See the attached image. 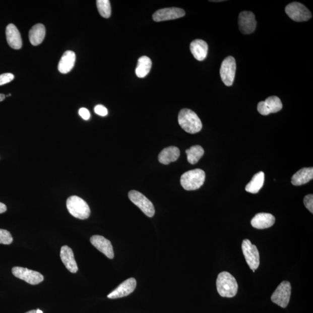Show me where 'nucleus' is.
I'll use <instances>...</instances> for the list:
<instances>
[{
	"label": "nucleus",
	"instance_id": "f8f14e48",
	"mask_svg": "<svg viewBox=\"0 0 313 313\" xmlns=\"http://www.w3.org/2000/svg\"><path fill=\"white\" fill-rule=\"evenodd\" d=\"M185 11L179 8H166L158 10L153 15V20L157 22L173 20L184 16Z\"/></svg>",
	"mask_w": 313,
	"mask_h": 313
},
{
	"label": "nucleus",
	"instance_id": "f03ea898",
	"mask_svg": "<svg viewBox=\"0 0 313 313\" xmlns=\"http://www.w3.org/2000/svg\"><path fill=\"white\" fill-rule=\"evenodd\" d=\"M216 287L219 294L225 297H233L238 291V284L235 278L227 272L219 273L216 280Z\"/></svg>",
	"mask_w": 313,
	"mask_h": 313
},
{
	"label": "nucleus",
	"instance_id": "6ab92c4d",
	"mask_svg": "<svg viewBox=\"0 0 313 313\" xmlns=\"http://www.w3.org/2000/svg\"><path fill=\"white\" fill-rule=\"evenodd\" d=\"M191 51L197 60L203 61L206 59L208 51V46L206 41L197 39L191 42Z\"/></svg>",
	"mask_w": 313,
	"mask_h": 313
},
{
	"label": "nucleus",
	"instance_id": "2eb2a0df",
	"mask_svg": "<svg viewBox=\"0 0 313 313\" xmlns=\"http://www.w3.org/2000/svg\"><path fill=\"white\" fill-rule=\"evenodd\" d=\"M90 241L93 245L100 252L112 260L114 257L113 246L109 239L104 238L102 235H93L90 238Z\"/></svg>",
	"mask_w": 313,
	"mask_h": 313
},
{
	"label": "nucleus",
	"instance_id": "ddd939ff",
	"mask_svg": "<svg viewBox=\"0 0 313 313\" xmlns=\"http://www.w3.org/2000/svg\"><path fill=\"white\" fill-rule=\"evenodd\" d=\"M239 28L241 32L244 34L253 33L257 27L255 16L252 12L243 11L239 15Z\"/></svg>",
	"mask_w": 313,
	"mask_h": 313
},
{
	"label": "nucleus",
	"instance_id": "2f4dec72",
	"mask_svg": "<svg viewBox=\"0 0 313 313\" xmlns=\"http://www.w3.org/2000/svg\"><path fill=\"white\" fill-rule=\"evenodd\" d=\"M79 115L85 120H88L91 117V114L90 111L86 108H81L79 111Z\"/></svg>",
	"mask_w": 313,
	"mask_h": 313
},
{
	"label": "nucleus",
	"instance_id": "c9c22d12",
	"mask_svg": "<svg viewBox=\"0 0 313 313\" xmlns=\"http://www.w3.org/2000/svg\"><path fill=\"white\" fill-rule=\"evenodd\" d=\"M37 313H43V312H42V311L39 310V309H37Z\"/></svg>",
	"mask_w": 313,
	"mask_h": 313
},
{
	"label": "nucleus",
	"instance_id": "20e7f679",
	"mask_svg": "<svg viewBox=\"0 0 313 313\" xmlns=\"http://www.w3.org/2000/svg\"><path fill=\"white\" fill-rule=\"evenodd\" d=\"M67 207L69 213L76 218L86 219L91 214V210L86 202L76 196L69 197Z\"/></svg>",
	"mask_w": 313,
	"mask_h": 313
},
{
	"label": "nucleus",
	"instance_id": "0eeeda50",
	"mask_svg": "<svg viewBox=\"0 0 313 313\" xmlns=\"http://www.w3.org/2000/svg\"><path fill=\"white\" fill-rule=\"evenodd\" d=\"M242 250L250 269L257 270L260 264V256L256 245H253L249 239H245L242 243Z\"/></svg>",
	"mask_w": 313,
	"mask_h": 313
},
{
	"label": "nucleus",
	"instance_id": "393cba45",
	"mask_svg": "<svg viewBox=\"0 0 313 313\" xmlns=\"http://www.w3.org/2000/svg\"><path fill=\"white\" fill-rule=\"evenodd\" d=\"M152 60L148 56H142L138 59L135 73L139 78H144L148 75L152 68Z\"/></svg>",
	"mask_w": 313,
	"mask_h": 313
},
{
	"label": "nucleus",
	"instance_id": "1a4fd4ad",
	"mask_svg": "<svg viewBox=\"0 0 313 313\" xmlns=\"http://www.w3.org/2000/svg\"><path fill=\"white\" fill-rule=\"evenodd\" d=\"M236 71V62L233 56H228L222 61L220 75L224 84L227 87L233 85Z\"/></svg>",
	"mask_w": 313,
	"mask_h": 313
},
{
	"label": "nucleus",
	"instance_id": "39448f33",
	"mask_svg": "<svg viewBox=\"0 0 313 313\" xmlns=\"http://www.w3.org/2000/svg\"><path fill=\"white\" fill-rule=\"evenodd\" d=\"M285 13L288 16L295 22L307 21L312 17L311 12L302 4L293 2L285 7Z\"/></svg>",
	"mask_w": 313,
	"mask_h": 313
},
{
	"label": "nucleus",
	"instance_id": "f257e3e1",
	"mask_svg": "<svg viewBox=\"0 0 313 313\" xmlns=\"http://www.w3.org/2000/svg\"><path fill=\"white\" fill-rule=\"evenodd\" d=\"M179 126L185 132L194 134L198 133L202 129V121L195 112L191 109H181L178 115Z\"/></svg>",
	"mask_w": 313,
	"mask_h": 313
},
{
	"label": "nucleus",
	"instance_id": "9d476101",
	"mask_svg": "<svg viewBox=\"0 0 313 313\" xmlns=\"http://www.w3.org/2000/svg\"><path fill=\"white\" fill-rule=\"evenodd\" d=\"M14 276L24 280L31 285H37L44 280V276L39 272L21 267H14L12 269Z\"/></svg>",
	"mask_w": 313,
	"mask_h": 313
},
{
	"label": "nucleus",
	"instance_id": "72a5a7b5",
	"mask_svg": "<svg viewBox=\"0 0 313 313\" xmlns=\"http://www.w3.org/2000/svg\"><path fill=\"white\" fill-rule=\"evenodd\" d=\"M6 98V95L5 94H0V102L3 101Z\"/></svg>",
	"mask_w": 313,
	"mask_h": 313
},
{
	"label": "nucleus",
	"instance_id": "7c9ffc66",
	"mask_svg": "<svg viewBox=\"0 0 313 313\" xmlns=\"http://www.w3.org/2000/svg\"><path fill=\"white\" fill-rule=\"evenodd\" d=\"M94 111L95 113L100 116H102V117L107 115L108 114V111L106 108L104 106L101 105V104H99V105L96 106Z\"/></svg>",
	"mask_w": 313,
	"mask_h": 313
},
{
	"label": "nucleus",
	"instance_id": "aec40b11",
	"mask_svg": "<svg viewBox=\"0 0 313 313\" xmlns=\"http://www.w3.org/2000/svg\"><path fill=\"white\" fill-rule=\"evenodd\" d=\"M179 156V149L175 146H169L161 151L158 155V161L162 164L168 165L176 161Z\"/></svg>",
	"mask_w": 313,
	"mask_h": 313
},
{
	"label": "nucleus",
	"instance_id": "5701e85b",
	"mask_svg": "<svg viewBox=\"0 0 313 313\" xmlns=\"http://www.w3.org/2000/svg\"><path fill=\"white\" fill-rule=\"evenodd\" d=\"M45 36V26L38 23L33 26L29 31V37L30 43L33 45H40L43 41Z\"/></svg>",
	"mask_w": 313,
	"mask_h": 313
},
{
	"label": "nucleus",
	"instance_id": "c756f323",
	"mask_svg": "<svg viewBox=\"0 0 313 313\" xmlns=\"http://www.w3.org/2000/svg\"><path fill=\"white\" fill-rule=\"evenodd\" d=\"M304 206L307 210L313 213V195H308L304 197L303 200Z\"/></svg>",
	"mask_w": 313,
	"mask_h": 313
},
{
	"label": "nucleus",
	"instance_id": "9b49d317",
	"mask_svg": "<svg viewBox=\"0 0 313 313\" xmlns=\"http://www.w3.org/2000/svg\"><path fill=\"white\" fill-rule=\"evenodd\" d=\"M282 108L283 103L280 99L277 96H272L267 98L265 101L258 103V111L263 115H268L270 113H277L282 109Z\"/></svg>",
	"mask_w": 313,
	"mask_h": 313
},
{
	"label": "nucleus",
	"instance_id": "e433bc0d",
	"mask_svg": "<svg viewBox=\"0 0 313 313\" xmlns=\"http://www.w3.org/2000/svg\"><path fill=\"white\" fill-rule=\"evenodd\" d=\"M11 96V94H9V95H7V97H9V96Z\"/></svg>",
	"mask_w": 313,
	"mask_h": 313
},
{
	"label": "nucleus",
	"instance_id": "412c9836",
	"mask_svg": "<svg viewBox=\"0 0 313 313\" xmlns=\"http://www.w3.org/2000/svg\"><path fill=\"white\" fill-rule=\"evenodd\" d=\"M76 56V54L72 51H66L58 64V70L61 73L67 74L71 72L74 67Z\"/></svg>",
	"mask_w": 313,
	"mask_h": 313
},
{
	"label": "nucleus",
	"instance_id": "6e6552de",
	"mask_svg": "<svg viewBox=\"0 0 313 313\" xmlns=\"http://www.w3.org/2000/svg\"><path fill=\"white\" fill-rule=\"evenodd\" d=\"M291 285L289 282H282L273 293L272 301L281 307H287L291 297Z\"/></svg>",
	"mask_w": 313,
	"mask_h": 313
},
{
	"label": "nucleus",
	"instance_id": "f3484780",
	"mask_svg": "<svg viewBox=\"0 0 313 313\" xmlns=\"http://www.w3.org/2000/svg\"><path fill=\"white\" fill-rule=\"evenodd\" d=\"M275 220V217L272 214L259 213L251 220V225L258 229H268L274 225Z\"/></svg>",
	"mask_w": 313,
	"mask_h": 313
},
{
	"label": "nucleus",
	"instance_id": "4468645a",
	"mask_svg": "<svg viewBox=\"0 0 313 313\" xmlns=\"http://www.w3.org/2000/svg\"><path fill=\"white\" fill-rule=\"evenodd\" d=\"M137 287V281L134 278H130L124 281L109 295L108 298L117 299L129 296L134 291Z\"/></svg>",
	"mask_w": 313,
	"mask_h": 313
},
{
	"label": "nucleus",
	"instance_id": "423d86ee",
	"mask_svg": "<svg viewBox=\"0 0 313 313\" xmlns=\"http://www.w3.org/2000/svg\"><path fill=\"white\" fill-rule=\"evenodd\" d=\"M130 200L149 218H152L155 214V208L153 204L141 193L131 191L129 193Z\"/></svg>",
	"mask_w": 313,
	"mask_h": 313
},
{
	"label": "nucleus",
	"instance_id": "cd10ccee",
	"mask_svg": "<svg viewBox=\"0 0 313 313\" xmlns=\"http://www.w3.org/2000/svg\"><path fill=\"white\" fill-rule=\"evenodd\" d=\"M13 241V238L9 231L0 229V243L10 245Z\"/></svg>",
	"mask_w": 313,
	"mask_h": 313
},
{
	"label": "nucleus",
	"instance_id": "b1692460",
	"mask_svg": "<svg viewBox=\"0 0 313 313\" xmlns=\"http://www.w3.org/2000/svg\"><path fill=\"white\" fill-rule=\"evenodd\" d=\"M265 182V173L264 172H258L253 176L252 180L246 185L247 192L256 194L260 191Z\"/></svg>",
	"mask_w": 313,
	"mask_h": 313
},
{
	"label": "nucleus",
	"instance_id": "c85d7f7f",
	"mask_svg": "<svg viewBox=\"0 0 313 313\" xmlns=\"http://www.w3.org/2000/svg\"><path fill=\"white\" fill-rule=\"evenodd\" d=\"M14 75L12 73H4L0 75V86L11 82L14 79Z\"/></svg>",
	"mask_w": 313,
	"mask_h": 313
},
{
	"label": "nucleus",
	"instance_id": "7ed1b4c3",
	"mask_svg": "<svg viewBox=\"0 0 313 313\" xmlns=\"http://www.w3.org/2000/svg\"><path fill=\"white\" fill-rule=\"evenodd\" d=\"M205 179L206 173L203 170L195 169L184 173L180 177V183L185 191H195L202 186Z\"/></svg>",
	"mask_w": 313,
	"mask_h": 313
},
{
	"label": "nucleus",
	"instance_id": "4be33fe9",
	"mask_svg": "<svg viewBox=\"0 0 313 313\" xmlns=\"http://www.w3.org/2000/svg\"><path fill=\"white\" fill-rule=\"evenodd\" d=\"M313 178V168H303L292 177L291 183L294 185L306 184Z\"/></svg>",
	"mask_w": 313,
	"mask_h": 313
},
{
	"label": "nucleus",
	"instance_id": "dca6fc26",
	"mask_svg": "<svg viewBox=\"0 0 313 313\" xmlns=\"http://www.w3.org/2000/svg\"><path fill=\"white\" fill-rule=\"evenodd\" d=\"M60 256L61 261L69 272L76 273L78 271V266L76 262L72 249L67 245L61 246Z\"/></svg>",
	"mask_w": 313,
	"mask_h": 313
},
{
	"label": "nucleus",
	"instance_id": "f704fd0d",
	"mask_svg": "<svg viewBox=\"0 0 313 313\" xmlns=\"http://www.w3.org/2000/svg\"><path fill=\"white\" fill-rule=\"evenodd\" d=\"M26 313H37V310H30L28 312H27Z\"/></svg>",
	"mask_w": 313,
	"mask_h": 313
},
{
	"label": "nucleus",
	"instance_id": "a878e982",
	"mask_svg": "<svg viewBox=\"0 0 313 313\" xmlns=\"http://www.w3.org/2000/svg\"><path fill=\"white\" fill-rule=\"evenodd\" d=\"M187 161L191 164H196L201 159L204 154V150L202 146L196 145L185 150Z\"/></svg>",
	"mask_w": 313,
	"mask_h": 313
},
{
	"label": "nucleus",
	"instance_id": "a211bd4d",
	"mask_svg": "<svg viewBox=\"0 0 313 313\" xmlns=\"http://www.w3.org/2000/svg\"><path fill=\"white\" fill-rule=\"evenodd\" d=\"M6 37L8 43L12 48L19 49L22 48L21 35L16 26L14 24H10L7 26Z\"/></svg>",
	"mask_w": 313,
	"mask_h": 313
},
{
	"label": "nucleus",
	"instance_id": "473e14b6",
	"mask_svg": "<svg viewBox=\"0 0 313 313\" xmlns=\"http://www.w3.org/2000/svg\"><path fill=\"white\" fill-rule=\"evenodd\" d=\"M7 208L5 204L0 203V214L5 213L7 211Z\"/></svg>",
	"mask_w": 313,
	"mask_h": 313
},
{
	"label": "nucleus",
	"instance_id": "bb28decb",
	"mask_svg": "<svg viewBox=\"0 0 313 313\" xmlns=\"http://www.w3.org/2000/svg\"><path fill=\"white\" fill-rule=\"evenodd\" d=\"M99 13L104 18H109L111 15V6L109 0H97L96 1Z\"/></svg>",
	"mask_w": 313,
	"mask_h": 313
}]
</instances>
